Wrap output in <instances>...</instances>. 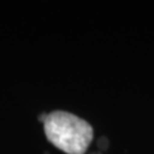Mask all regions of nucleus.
<instances>
[{
	"label": "nucleus",
	"instance_id": "2",
	"mask_svg": "<svg viewBox=\"0 0 154 154\" xmlns=\"http://www.w3.org/2000/svg\"><path fill=\"white\" fill-rule=\"evenodd\" d=\"M98 145H99V146H103V149H105V148L108 146V140H107V139H105V137H102V139H100V140H99Z\"/></svg>",
	"mask_w": 154,
	"mask_h": 154
},
{
	"label": "nucleus",
	"instance_id": "1",
	"mask_svg": "<svg viewBox=\"0 0 154 154\" xmlns=\"http://www.w3.org/2000/svg\"><path fill=\"white\" fill-rule=\"evenodd\" d=\"M44 128L48 140L67 154H84L93 140V127L88 122L62 110L46 114Z\"/></svg>",
	"mask_w": 154,
	"mask_h": 154
}]
</instances>
